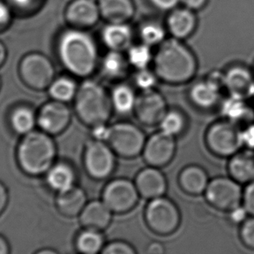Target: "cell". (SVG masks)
<instances>
[{
    "label": "cell",
    "instance_id": "1",
    "mask_svg": "<svg viewBox=\"0 0 254 254\" xmlns=\"http://www.w3.org/2000/svg\"><path fill=\"white\" fill-rule=\"evenodd\" d=\"M153 66L160 80L172 85H181L194 77L197 60L181 40L172 38L159 45L153 59Z\"/></svg>",
    "mask_w": 254,
    "mask_h": 254
},
{
    "label": "cell",
    "instance_id": "2",
    "mask_svg": "<svg viewBox=\"0 0 254 254\" xmlns=\"http://www.w3.org/2000/svg\"><path fill=\"white\" fill-rule=\"evenodd\" d=\"M58 53L61 63L72 74L87 77L95 70L98 62L96 43L81 29L66 30L60 37Z\"/></svg>",
    "mask_w": 254,
    "mask_h": 254
},
{
    "label": "cell",
    "instance_id": "3",
    "mask_svg": "<svg viewBox=\"0 0 254 254\" xmlns=\"http://www.w3.org/2000/svg\"><path fill=\"white\" fill-rule=\"evenodd\" d=\"M56 145L45 131H32L24 135L18 144L16 158L19 168L30 176L46 174L54 165Z\"/></svg>",
    "mask_w": 254,
    "mask_h": 254
},
{
    "label": "cell",
    "instance_id": "4",
    "mask_svg": "<svg viewBox=\"0 0 254 254\" xmlns=\"http://www.w3.org/2000/svg\"><path fill=\"white\" fill-rule=\"evenodd\" d=\"M113 106L111 98L101 85L93 80H85L75 97V111L85 126L94 127L106 124Z\"/></svg>",
    "mask_w": 254,
    "mask_h": 254
},
{
    "label": "cell",
    "instance_id": "5",
    "mask_svg": "<svg viewBox=\"0 0 254 254\" xmlns=\"http://www.w3.org/2000/svg\"><path fill=\"white\" fill-rule=\"evenodd\" d=\"M22 80L30 88L43 91L49 88L54 80V68L47 57L41 53H30L19 64Z\"/></svg>",
    "mask_w": 254,
    "mask_h": 254
},
{
    "label": "cell",
    "instance_id": "6",
    "mask_svg": "<svg viewBox=\"0 0 254 254\" xmlns=\"http://www.w3.org/2000/svg\"><path fill=\"white\" fill-rule=\"evenodd\" d=\"M106 142L114 152L124 157H134L143 151L145 137L133 124L121 122L110 127Z\"/></svg>",
    "mask_w": 254,
    "mask_h": 254
},
{
    "label": "cell",
    "instance_id": "7",
    "mask_svg": "<svg viewBox=\"0 0 254 254\" xmlns=\"http://www.w3.org/2000/svg\"><path fill=\"white\" fill-rule=\"evenodd\" d=\"M84 166L86 173L92 179L104 180L114 169V151L105 141L97 139L90 141L84 152Z\"/></svg>",
    "mask_w": 254,
    "mask_h": 254
},
{
    "label": "cell",
    "instance_id": "8",
    "mask_svg": "<svg viewBox=\"0 0 254 254\" xmlns=\"http://www.w3.org/2000/svg\"><path fill=\"white\" fill-rule=\"evenodd\" d=\"M240 131L238 125L229 120L216 122L206 134L209 147L219 155H233L242 146Z\"/></svg>",
    "mask_w": 254,
    "mask_h": 254
},
{
    "label": "cell",
    "instance_id": "9",
    "mask_svg": "<svg viewBox=\"0 0 254 254\" xmlns=\"http://www.w3.org/2000/svg\"><path fill=\"white\" fill-rule=\"evenodd\" d=\"M102 198L112 212H127L134 206L138 199V191L130 181L115 180L105 187Z\"/></svg>",
    "mask_w": 254,
    "mask_h": 254
},
{
    "label": "cell",
    "instance_id": "10",
    "mask_svg": "<svg viewBox=\"0 0 254 254\" xmlns=\"http://www.w3.org/2000/svg\"><path fill=\"white\" fill-rule=\"evenodd\" d=\"M146 219L152 229L160 233H168L177 228L180 215L175 205L164 198H155L146 209Z\"/></svg>",
    "mask_w": 254,
    "mask_h": 254
},
{
    "label": "cell",
    "instance_id": "11",
    "mask_svg": "<svg viewBox=\"0 0 254 254\" xmlns=\"http://www.w3.org/2000/svg\"><path fill=\"white\" fill-rule=\"evenodd\" d=\"M167 111L166 100L155 89L141 92L137 97L135 115L138 121L145 126L153 127L159 125Z\"/></svg>",
    "mask_w": 254,
    "mask_h": 254
},
{
    "label": "cell",
    "instance_id": "12",
    "mask_svg": "<svg viewBox=\"0 0 254 254\" xmlns=\"http://www.w3.org/2000/svg\"><path fill=\"white\" fill-rule=\"evenodd\" d=\"M71 121V111L65 103L53 100L46 103L39 111L37 123L49 135H58L67 128Z\"/></svg>",
    "mask_w": 254,
    "mask_h": 254
},
{
    "label": "cell",
    "instance_id": "13",
    "mask_svg": "<svg viewBox=\"0 0 254 254\" xmlns=\"http://www.w3.org/2000/svg\"><path fill=\"white\" fill-rule=\"evenodd\" d=\"M206 197L219 208L233 210L240 205L242 193L236 182L226 178H219L212 180L206 187Z\"/></svg>",
    "mask_w": 254,
    "mask_h": 254
},
{
    "label": "cell",
    "instance_id": "14",
    "mask_svg": "<svg viewBox=\"0 0 254 254\" xmlns=\"http://www.w3.org/2000/svg\"><path fill=\"white\" fill-rule=\"evenodd\" d=\"M101 18L95 0H73L65 11V18L73 28H90Z\"/></svg>",
    "mask_w": 254,
    "mask_h": 254
},
{
    "label": "cell",
    "instance_id": "15",
    "mask_svg": "<svg viewBox=\"0 0 254 254\" xmlns=\"http://www.w3.org/2000/svg\"><path fill=\"white\" fill-rule=\"evenodd\" d=\"M175 152L174 137L162 131L152 135L145 141L143 149L145 159L154 166H163L169 162Z\"/></svg>",
    "mask_w": 254,
    "mask_h": 254
},
{
    "label": "cell",
    "instance_id": "16",
    "mask_svg": "<svg viewBox=\"0 0 254 254\" xmlns=\"http://www.w3.org/2000/svg\"><path fill=\"white\" fill-rule=\"evenodd\" d=\"M226 89L230 95L247 99L254 94V77L243 66H233L226 73Z\"/></svg>",
    "mask_w": 254,
    "mask_h": 254
},
{
    "label": "cell",
    "instance_id": "17",
    "mask_svg": "<svg viewBox=\"0 0 254 254\" xmlns=\"http://www.w3.org/2000/svg\"><path fill=\"white\" fill-rule=\"evenodd\" d=\"M166 25L173 38L182 40L193 33L197 25V18L193 11L188 8H176L170 12Z\"/></svg>",
    "mask_w": 254,
    "mask_h": 254
},
{
    "label": "cell",
    "instance_id": "18",
    "mask_svg": "<svg viewBox=\"0 0 254 254\" xmlns=\"http://www.w3.org/2000/svg\"><path fill=\"white\" fill-rule=\"evenodd\" d=\"M112 219V211L103 201L89 202L83 209L79 220L86 229L102 231L109 226Z\"/></svg>",
    "mask_w": 254,
    "mask_h": 254
},
{
    "label": "cell",
    "instance_id": "19",
    "mask_svg": "<svg viewBox=\"0 0 254 254\" xmlns=\"http://www.w3.org/2000/svg\"><path fill=\"white\" fill-rule=\"evenodd\" d=\"M86 204L87 198L85 190L77 187L58 193L56 198L58 212L66 218H74L80 215Z\"/></svg>",
    "mask_w": 254,
    "mask_h": 254
},
{
    "label": "cell",
    "instance_id": "20",
    "mask_svg": "<svg viewBox=\"0 0 254 254\" xmlns=\"http://www.w3.org/2000/svg\"><path fill=\"white\" fill-rule=\"evenodd\" d=\"M101 18L108 23H127L135 13L131 0H99Z\"/></svg>",
    "mask_w": 254,
    "mask_h": 254
},
{
    "label": "cell",
    "instance_id": "21",
    "mask_svg": "<svg viewBox=\"0 0 254 254\" xmlns=\"http://www.w3.org/2000/svg\"><path fill=\"white\" fill-rule=\"evenodd\" d=\"M101 37L107 48L121 52L131 46L132 31L127 23H108L103 29Z\"/></svg>",
    "mask_w": 254,
    "mask_h": 254
},
{
    "label": "cell",
    "instance_id": "22",
    "mask_svg": "<svg viewBox=\"0 0 254 254\" xmlns=\"http://www.w3.org/2000/svg\"><path fill=\"white\" fill-rule=\"evenodd\" d=\"M138 191L145 198H159L166 190V180L162 173L154 168L143 170L136 180Z\"/></svg>",
    "mask_w": 254,
    "mask_h": 254
},
{
    "label": "cell",
    "instance_id": "23",
    "mask_svg": "<svg viewBox=\"0 0 254 254\" xmlns=\"http://www.w3.org/2000/svg\"><path fill=\"white\" fill-rule=\"evenodd\" d=\"M76 173L69 164L64 162L54 164L46 173V183L58 193L70 190L75 187Z\"/></svg>",
    "mask_w": 254,
    "mask_h": 254
},
{
    "label": "cell",
    "instance_id": "24",
    "mask_svg": "<svg viewBox=\"0 0 254 254\" xmlns=\"http://www.w3.org/2000/svg\"><path fill=\"white\" fill-rule=\"evenodd\" d=\"M221 114L226 120L238 124L244 121L250 122L254 117V112L247 105L246 99L230 95L221 104Z\"/></svg>",
    "mask_w": 254,
    "mask_h": 254
},
{
    "label": "cell",
    "instance_id": "25",
    "mask_svg": "<svg viewBox=\"0 0 254 254\" xmlns=\"http://www.w3.org/2000/svg\"><path fill=\"white\" fill-rule=\"evenodd\" d=\"M220 92L214 85L205 80L192 85L189 96L195 106L201 109H210L219 103Z\"/></svg>",
    "mask_w": 254,
    "mask_h": 254
},
{
    "label": "cell",
    "instance_id": "26",
    "mask_svg": "<svg viewBox=\"0 0 254 254\" xmlns=\"http://www.w3.org/2000/svg\"><path fill=\"white\" fill-rule=\"evenodd\" d=\"M137 97L134 90L127 84L117 85L110 95L113 109L123 115L134 112Z\"/></svg>",
    "mask_w": 254,
    "mask_h": 254
},
{
    "label": "cell",
    "instance_id": "27",
    "mask_svg": "<svg viewBox=\"0 0 254 254\" xmlns=\"http://www.w3.org/2000/svg\"><path fill=\"white\" fill-rule=\"evenodd\" d=\"M230 172L237 180L247 182L254 180V154L244 152L233 156L230 162Z\"/></svg>",
    "mask_w": 254,
    "mask_h": 254
},
{
    "label": "cell",
    "instance_id": "28",
    "mask_svg": "<svg viewBox=\"0 0 254 254\" xmlns=\"http://www.w3.org/2000/svg\"><path fill=\"white\" fill-rule=\"evenodd\" d=\"M129 62L120 51L110 50L102 60V71L106 78L118 79L127 73Z\"/></svg>",
    "mask_w": 254,
    "mask_h": 254
},
{
    "label": "cell",
    "instance_id": "29",
    "mask_svg": "<svg viewBox=\"0 0 254 254\" xmlns=\"http://www.w3.org/2000/svg\"><path fill=\"white\" fill-rule=\"evenodd\" d=\"M104 238L100 231L93 229L83 230L76 238L75 246L80 254H98L101 252Z\"/></svg>",
    "mask_w": 254,
    "mask_h": 254
},
{
    "label": "cell",
    "instance_id": "30",
    "mask_svg": "<svg viewBox=\"0 0 254 254\" xmlns=\"http://www.w3.org/2000/svg\"><path fill=\"white\" fill-rule=\"evenodd\" d=\"M10 122L11 128L16 133L25 135L33 131L37 118L31 108L19 106L11 113Z\"/></svg>",
    "mask_w": 254,
    "mask_h": 254
},
{
    "label": "cell",
    "instance_id": "31",
    "mask_svg": "<svg viewBox=\"0 0 254 254\" xmlns=\"http://www.w3.org/2000/svg\"><path fill=\"white\" fill-rule=\"evenodd\" d=\"M182 187L190 193L198 194L207 187V177L205 172L197 166H190L183 171L180 176Z\"/></svg>",
    "mask_w": 254,
    "mask_h": 254
},
{
    "label": "cell",
    "instance_id": "32",
    "mask_svg": "<svg viewBox=\"0 0 254 254\" xmlns=\"http://www.w3.org/2000/svg\"><path fill=\"white\" fill-rule=\"evenodd\" d=\"M78 89L74 80L67 77H60L53 80L48 92L53 100L66 103L75 99Z\"/></svg>",
    "mask_w": 254,
    "mask_h": 254
},
{
    "label": "cell",
    "instance_id": "33",
    "mask_svg": "<svg viewBox=\"0 0 254 254\" xmlns=\"http://www.w3.org/2000/svg\"><path fill=\"white\" fill-rule=\"evenodd\" d=\"M127 58L129 64L138 71L149 68L150 64L153 62L154 56L152 55L151 46L141 43L130 46Z\"/></svg>",
    "mask_w": 254,
    "mask_h": 254
},
{
    "label": "cell",
    "instance_id": "34",
    "mask_svg": "<svg viewBox=\"0 0 254 254\" xmlns=\"http://www.w3.org/2000/svg\"><path fill=\"white\" fill-rule=\"evenodd\" d=\"M159 127L160 131L172 137H175L184 131L186 127V119L179 111H167L159 122Z\"/></svg>",
    "mask_w": 254,
    "mask_h": 254
},
{
    "label": "cell",
    "instance_id": "35",
    "mask_svg": "<svg viewBox=\"0 0 254 254\" xmlns=\"http://www.w3.org/2000/svg\"><path fill=\"white\" fill-rule=\"evenodd\" d=\"M139 38L142 43L151 47L159 46L166 40V31L158 22H146L139 29Z\"/></svg>",
    "mask_w": 254,
    "mask_h": 254
},
{
    "label": "cell",
    "instance_id": "36",
    "mask_svg": "<svg viewBox=\"0 0 254 254\" xmlns=\"http://www.w3.org/2000/svg\"><path fill=\"white\" fill-rule=\"evenodd\" d=\"M158 79L155 71H150L149 68L138 70L134 76L135 85L141 92L155 88Z\"/></svg>",
    "mask_w": 254,
    "mask_h": 254
},
{
    "label": "cell",
    "instance_id": "37",
    "mask_svg": "<svg viewBox=\"0 0 254 254\" xmlns=\"http://www.w3.org/2000/svg\"><path fill=\"white\" fill-rule=\"evenodd\" d=\"M101 254H135V252L128 244L115 241L104 247Z\"/></svg>",
    "mask_w": 254,
    "mask_h": 254
},
{
    "label": "cell",
    "instance_id": "38",
    "mask_svg": "<svg viewBox=\"0 0 254 254\" xmlns=\"http://www.w3.org/2000/svg\"><path fill=\"white\" fill-rule=\"evenodd\" d=\"M11 9L21 12H29L37 8L41 0H7Z\"/></svg>",
    "mask_w": 254,
    "mask_h": 254
},
{
    "label": "cell",
    "instance_id": "39",
    "mask_svg": "<svg viewBox=\"0 0 254 254\" xmlns=\"http://www.w3.org/2000/svg\"><path fill=\"white\" fill-rule=\"evenodd\" d=\"M11 10L7 2L0 0V32L7 28L11 24Z\"/></svg>",
    "mask_w": 254,
    "mask_h": 254
},
{
    "label": "cell",
    "instance_id": "40",
    "mask_svg": "<svg viewBox=\"0 0 254 254\" xmlns=\"http://www.w3.org/2000/svg\"><path fill=\"white\" fill-rule=\"evenodd\" d=\"M242 145L250 150H254V123H249L240 131Z\"/></svg>",
    "mask_w": 254,
    "mask_h": 254
},
{
    "label": "cell",
    "instance_id": "41",
    "mask_svg": "<svg viewBox=\"0 0 254 254\" xmlns=\"http://www.w3.org/2000/svg\"><path fill=\"white\" fill-rule=\"evenodd\" d=\"M241 235L245 243L247 246L254 248V218L247 219L246 222L244 223Z\"/></svg>",
    "mask_w": 254,
    "mask_h": 254
},
{
    "label": "cell",
    "instance_id": "42",
    "mask_svg": "<svg viewBox=\"0 0 254 254\" xmlns=\"http://www.w3.org/2000/svg\"><path fill=\"white\" fill-rule=\"evenodd\" d=\"M205 80L211 83L212 85H214L216 88L219 89V91H222L224 88L226 89L225 73H223L221 71H212Z\"/></svg>",
    "mask_w": 254,
    "mask_h": 254
},
{
    "label": "cell",
    "instance_id": "43",
    "mask_svg": "<svg viewBox=\"0 0 254 254\" xmlns=\"http://www.w3.org/2000/svg\"><path fill=\"white\" fill-rule=\"evenodd\" d=\"M154 7L160 11H171L176 9L180 0H149Z\"/></svg>",
    "mask_w": 254,
    "mask_h": 254
},
{
    "label": "cell",
    "instance_id": "44",
    "mask_svg": "<svg viewBox=\"0 0 254 254\" xmlns=\"http://www.w3.org/2000/svg\"><path fill=\"white\" fill-rule=\"evenodd\" d=\"M244 199L247 212L254 216V180L247 187Z\"/></svg>",
    "mask_w": 254,
    "mask_h": 254
},
{
    "label": "cell",
    "instance_id": "45",
    "mask_svg": "<svg viewBox=\"0 0 254 254\" xmlns=\"http://www.w3.org/2000/svg\"><path fill=\"white\" fill-rule=\"evenodd\" d=\"M110 127H107L106 124L99 125L97 127H92V135L93 138L97 140L106 142L109 135Z\"/></svg>",
    "mask_w": 254,
    "mask_h": 254
},
{
    "label": "cell",
    "instance_id": "46",
    "mask_svg": "<svg viewBox=\"0 0 254 254\" xmlns=\"http://www.w3.org/2000/svg\"><path fill=\"white\" fill-rule=\"evenodd\" d=\"M247 210L246 207H241V206H237L235 208L232 210L231 212V219L234 223H240L246 219L247 214Z\"/></svg>",
    "mask_w": 254,
    "mask_h": 254
},
{
    "label": "cell",
    "instance_id": "47",
    "mask_svg": "<svg viewBox=\"0 0 254 254\" xmlns=\"http://www.w3.org/2000/svg\"><path fill=\"white\" fill-rule=\"evenodd\" d=\"M180 2L185 5V7L194 11L204 7L207 3V0H180Z\"/></svg>",
    "mask_w": 254,
    "mask_h": 254
},
{
    "label": "cell",
    "instance_id": "48",
    "mask_svg": "<svg viewBox=\"0 0 254 254\" xmlns=\"http://www.w3.org/2000/svg\"><path fill=\"white\" fill-rule=\"evenodd\" d=\"M9 199L7 188L4 184L0 182V215L3 213L4 209L6 207Z\"/></svg>",
    "mask_w": 254,
    "mask_h": 254
},
{
    "label": "cell",
    "instance_id": "49",
    "mask_svg": "<svg viewBox=\"0 0 254 254\" xmlns=\"http://www.w3.org/2000/svg\"><path fill=\"white\" fill-rule=\"evenodd\" d=\"M11 249L8 244L7 240L4 236L0 235V254H10Z\"/></svg>",
    "mask_w": 254,
    "mask_h": 254
},
{
    "label": "cell",
    "instance_id": "50",
    "mask_svg": "<svg viewBox=\"0 0 254 254\" xmlns=\"http://www.w3.org/2000/svg\"><path fill=\"white\" fill-rule=\"evenodd\" d=\"M149 254H163L164 249L163 247L159 243H153L149 247Z\"/></svg>",
    "mask_w": 254,
    "mask_h": 254
},
{
    "label": "cell",
    "instance_id": "51",
    "mask_svg": "<svg viewBox=\"0 0 254 254\" xmlns=\"http://www.w3.org/2000/svg\"><path fill=\"white\" fill-rule=\"evenodd\" d=\"M6 56H7V53H6L5 46L0 41V66L4 63V61L6 60Z\"/></svg>",
    "mask_w": 254,
    "mask_h": 254
},
{
    "label": "cell",
    "instance_id": "52",
    "mask_svg": "<svg viewBox=\"0 0 254 254\" xmlns=\"http://www.w3.org/2000/svg\"><path fill=\"white\" fill-rule=\"evenodd\" d=\"M34 254H59V253L51 248H44L41 250L37 251Z\"/></svg>",
    "mask_w": 254,
    "mask_h": 254
},
{
    "label": "cell",
    "instance_id": "53",
    "mask_svg": "<svg viewBox=\"0 0 254 254\" xmlns=\"http://www.w3.org/2000/svg\"><path fill=\"white\" fill-rule=\"evenodd\" d=\"M253 98H254V96H253Z\"/></svg>",
    "mask_w": 254,
    "mask_h": 254
}]
</instances>
